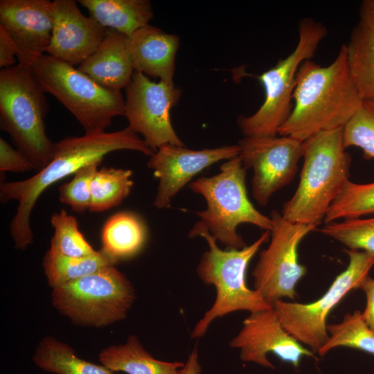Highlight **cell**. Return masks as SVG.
Here are the masks:
<instances>
[{
  "label": "cell",
  "instance_id": "1",
  "mask_svg": "<svg viewBox=\"0 0 374 374\" xmlns=\"http://www.w3.org/2000/svg\"><path fill=\"white\" fill-rule=\"evenodd\" d=\"M121 150L138 151L148 156L155 152L128 126L112 132L84 134L55 143L52 159L33 177L21 181H1V202H18L10 224L15 247L25 250L32 244L31 213L46 188L85 166L101 163L107 154Z\"/></svg>",
  "mask_w": 374,
  "mask_h": 374
},
{
  "label": "cell",
  "instance_id": "2",
  "mask_svg": "<svg viewBox=\"0 0 374 374\" xmlns=\"http://www.w3.org/2000/svg\"><path fill=\"white\" fill-rule=\"evenodd\" d=\"M292 100L278 135L303 142L319 132L344 127L363 101L349 75L345 44L326 66L311 60L300 65Z\"/></svg>",
  "mask_w": 374,
  "mask_h": 374
},
{
  "label": "cell",
  "instance_id": "3",
  "mask_svg": "<svg viewBox=\"0 0 374 374\" xmlns=\"http://www.w3.org/2000/svg\"><path fill=\"white\" fill-rule=\"evenodd\" d=\"M343 127L319 132L303 142L300 181L281 215L292 222L317 226L349 181L351 157Z\"/></svg>",
  "mask_w": 374,
  "mask_h": 374
},
{
  "label": "cell",
  "instance_id": "4",
  "mask_svg": "<svg viewBox=\"0 0 374 374\" xmlns=\"http://www.w3.org/2000/svg\"><path fill=\"white\" fill-rule=\"evenodd\" d=\"M204 238L208 249L202 256L197 274L206 285L216 290L213 305L195 324L191 332L193 339L202 337L215 319L229 313L245 310L250 313L268 310L273 307L265 301L260 292L250 289L246 283V272L252 258L270 237V231L264 233L254 242L242 249H221L208 231L195 224L188 237Z\"/></svg>",
  "mask_w": 374,
  "mask_h": 374
},
{
  "label": "cell",
  "instance_id": "5",
  "mask_svg": "<svg viewBox=\"0 0 374 374\" xmlns=\"http://www.w3.org/2000/svg\"><path fill=\"white\" fill-rule=\"evenodd\" d=\"M30 67L19 63L0 71L1 129L37 172L52 159L54 143L46 133L48 105Z\"/></svg>",
  "mask_w": 374,
  "mask_h": 374
},
{
  "label": "cell",
  "instance_id": "6",
  "mask_svg": "<svg viewBox=\"0 0 374 374\" xmlns=\"http://www.w3.org/2000/svg\"><path fill=\"white\" fill-rule=\"evenodd\" d=\"M246 170L238 156L224 163L218 174L200 177L189 185L206 202V209L197 213L200 220L195 224L206 229L217 242L228 249L246 246L237 231L241 224H251L265 231L271 229V218L259 212L248 197Z\"/></svg>",
  "mask_w": 374,
  "mask_h": 374
},
{
  "label": "cell",
  "instance_id": "7",
  "mask_svg": "<svg viewBox=\"0 0 374 374\" xmlns=\"http://www.w3.org/2000/svg\"><path fill=\"white\" fill-rule=\"evenodd\" d=\"M29 67L42 90L71 112L85 134L105 132L114 117L124 116L121 91L105 88L78 68L48 54Z\"/></svg>",
  "mask_w": 374,
  "mask_h": 374
},
{
  "label": "cell",
  "instance_id": "8",
  "mask_svg": "<svg viewBox=\"0 0 374 374\" xmlns=\"http://www.w3.org/2000/svg\"><path fill=\"white\" fill-rule=\"evenodd\" d=\"M327 33L326 26L313 19L300 21L299 40L294 49L274 66L257 76L265 90V100L254 114L238 118V125L244 136L278 134L292 109V96L299 66L314 55Z\"/></svg>",
  "mask_w": 374,
  "mask_h": 374
},
{
  "label": "cell",
  "instance_id": "9",
  "mask_svg": "<svg viewBox=\"0 0 374 374\" xmlns=\"http://www.w3.org/2000/svg\"><path fill=\"white\" fill-rule=\"evenodd\" d=\"M136 299L127 276L114 265L53 288V305L74 323L103 327L124 319Z\"/></svg>",
  "mask_w": 374,
  "mask_h": 374
},
{
  "label": "cell",
  "instance_id": "10",
  "mask_svg": "<svg viewBox=\"0 0 374 374\" xmlns=\"http://www.w3.org/2000/svg\"><path fill=\"white\" fill-rule=\"evenodd\" d=\"M349 262L337 276L325 294L310 303H291L278 300L275 309L283 328L300 343L313 352L327 341V318L332 310L351 290L360 288L374 265V254L359 250H346Z\"/></svg>",
  "mask_w": 374,
  "mask_h": 374
},
{
  "label": "cell",
  "instance_id": "11",
  "mask_svg": "<svg viewBox=\"0 0 374 374\" xmlns=\"http://www.w3.org/2000/svg\"><path fill=\"white\" fill-rule=\"evenodd\" d=\"M269 217L271 241L261 251L252 276L254 289L273 305L283 298L295 300L296 284L307 273L299 260V246L316 226L290 222L276 210Z\"/></svg>",
  "mask_w": 374,
  "mask_h": 374
},
{
  "label": "cell",
  "instance_id": "12",
  "mask_svg": "<svg viewBox=\"0 0 374 374\" xmlns=\"http://www.w3.org/2000/svg\"><path fill=\"white\" fill-rule=\"evenodd\" d=\"M181 93L175 84L153 82L136 71L125 88L124 116L128 127L141 134L146 145L154 152L167 144L184 146L170 118V111L179 103Z\"/></svg>",
  "mask_w": 374,
  "mask_h": 374
},
{
  "label": "cell",
  "instance_id": "13",
  "mask_svg": "<svg viewBox=\"0 0 374 374\" xmlns=\"http://www.w3.org/2000/svg\"><path fill=\"white\" fill-rule=\"evenodd\" d=\"M238 145L246 169L252 168V195L256 202L265 206L271 196L290 184L302 158L303 142L294 138L244 136Z\"/></svg>",
  "mask_w": 374,
  "mask_h": 374
},
{
  "label": "cell",
  "instance_id": "14",
  "mask_svg": "<svg viewBox=\"0 0 374 374\" xmlns=\"http://www.w3.org/2000/svg\"><path fill=\"white\" fill-rule=\"evenodd\" d=\"M229 345L240 350L243 362L272 369L274 366L267 357L269 353L296 368L299 366L303 357H314L313 351L286 331L274 307L250 313Z\"/></svg>",
  "mask_w": 374,
  "mask_h": 374
},
{
  "label": "cell",
  "instance_id": "15",
  "mask_svg": "<svg viewBox=\"0 0 374 374\" xmlns=\"http://www.w3.org/2000/svg\"><path fill=\"white\" fill-rule=\"evenodd\" d=\"M239 155L238 145L199 150L170 144L160 147L147 164L159 180L153 205L159 209L168 208L177 193L199 172Z\"/></svg>",
  "mask_w": 374,
  "mask_h": 374
},
{
  "label": "cell",
  "instance_id": "16",
  "mask_svg": "<svg viewBox=\"0 0 374 374\" xmlns=\"http://www.w3.org/2000/svg\"><path fill=\"white\" fill-rule=\"evenodd\" d=\"M52 1L1 0L0 26L17 49L19 63L30 66L46 53L53 31Z\"/></svg>",
  "mask_w": 374,
  "mask_h": 374
},
{
  "label": "cell",
  "instance_id": "17",
  "mask_svg": "<svg viewBox=\"0 0 374 374\" xmlns=\"http://www.w3.org/2000/svg\"><path fill=\"white\" fill-rule=\"evenodd\" d=\"M53 31L46 53L79 66L98 49L108 28L84 16L73 0L52 1Z\"/></svg>",
  "mask_w": 374,
  "mask_h": 374
},
{
  "label": "cell",
  "instance_id": "18",
  "mask_svg": "<svg viewBox=\"0 0 374 374\" xmlns=\"http://www.w3.org/2000/svg\"><path fill=\"white\" fill-rule=\"evenodd\" d=\"M179 38L146 25L129 37V49L134 71L173 84L175 57Z\"/></svg>",
  "mask_w": 374,
  "mask_h": 374
},
{
  "label": "cell",
  "instance_id": "19",
  "mask_svg": "<svg viewBox=\"0 0 374 374\" xmlns=\"http://www.w3.org/2000/svg\"><path fill=\"white\" fill-rule=\"evenodd\" d=\"M78 69L108 89L121 91L126 88L134 73L129 37L108 29L98 49Z\"/></svg>",
  "mask_w": 374,
  "mask_h": 374
},
{
  "label": "cell",
  "instance_id": "20",
  "mask_svg": "<svg viewBox=\"0 0 374 374\" xmlns=\"http://www.w3.org/2000/svg\"><path fill=\"white\" fill-rule=\"evenodd\" d=\"M98 359L112 372L127 374H179L184 363L155 359L143 346L139 338L130 335L123 344L112 345L101 350Z\"/></svg>",
  "mask_w": 374,
  "mask_h": 374
},
{
  "label": "cell",
  "instance_id": "21",
  "mask_svg": "<svg viewBox=\"0 0 374 374\" xmlns=\"http://www.w3.org/2000/svg\"><path fill=\"white\" fill-rule=\"evenodd\" d=\"M147 238V227L139 215L130 211L120 212L105 223L100 250L117 264L141 252Z\"/></svg>",
  "mask_w": 374,
  "mask_h": 374
},
{
  "label": "cell",
  "instance_id": "22",
  "mask_svg": "<svg viewBox=\"0 0 374 374\" xmlns=\"http://www.w3.org/2000/svg\"><path fill=\"white\" fill-rule=\"evenodd\" d=\"M89 16L108 29L130 37L153 17L148 0H79Z\"/></svg>",
  "mask_w": 374,
  "mask_h": 374
},
{
  "label": "cell",
  "instance_id": "23",
  "mask_svg": "<svg viewBox=\"0 0 374 374\" xmlns=\"http://www.w3.org/2000/svg\"><path fill=\"white\" fill-rule=\"evenodd\" d=\"M345 47L349 75L360 98H374V30L359 23Z\"/></svg>",
  "mask_w": 374,
  "mask_h": 374
},
{
  "label": "cell",
  "instance_id": "24",
  "mask_svg": "<svg viewBox=\"0 0 374 374\" xmlns=\"http://www.w3.org/2000/svg\"><path fill=\"white\" fill-rule=\"evenodd\" d=\"M33 361L39 368L54 374H114L102 364L78 357L70 346L52 337L42 339Z\"/></svg>",
  "mask_w": 374,
  "mask_h": 374
},
{
  "label": "cell",
  "instance_id": "25",
  "mask_svg": "<svg viewBox=\"0 0 374 374\" xmlns=\"http://www.w3.org/2000/svg\"><path fill=\"white\" fill-rule=\"evenodd\" d=\"M115 265L100 250L89 256L71 257L50 247L42 260L44 274L53 288L81 278L104 267Z\"/></svg>",
  "mask_w": 374,
  "mask_h": 374
},
{
  "label": "cell",
  "instance_id": "26",
  "mask_svg": "<svg viewBox=\"0 0 374 374\" xmlns=\"http://www.w3.org/2000/svg\"><path fill=\"white\" fill-rule=\"evenodd\" d=\"M129 169L102 168L96 172L91 184L89 211L102 212L119 205L133 186Z\"/></svg>",
  "mask_w": 374,
  "mask_h": 374
},
{
  "label": "cell",
  "instance_id": "27",
  "mask_svg": "<svg viewBox=\"0 0 374 374\" xmlns=\"http://www.w3.org/2000/svg\"><path fill=\"white\" fill-rule=\"evenodd\" d=\"M329 337L317 353L324 356L337 347H348L374 355V331L366 323L362 312L347 313L338 323L328 324Z\"/></svg>",
  "mask_w": 374,
  "mask_h": 374
},
{
  "label": "cell",
  "instance_id": "28",
  "mask_svg": "<svg viewBox=\"0 0 374 374\" xmlns=\"http://www.w3.org/2000/svg\"><path fill=\"white\" fill-rule=\"evenodd\" d=\"M373 213L374 182L362 184L349 180L330 205L324 222L359 218Z\"/></svg>",
  "mask_w": 374,
  "mask_h": 374
},
{
  "label": "cell",
  "instance_id": "29",
  "mask_svg": "<svg viewBox=\"0 0 374 374\" xmlns=\"http://www.w3.org/2000/svg\"><path fill=\"white\" fill-rule=\"evenodd\" d=\"M54 234L51 248L57 252L71 257H85L96 253L78 229L75 217L61 210L51 217Z\"/></svg>",
  "mask_w": 374,
  "mask_h": 374
},
{
  "label": "cell",
  "instance_id": "30",
  "mask_svg": "<svg viewBox=\"0 0 374 374\" xmlns=\"http://www.w3.org/2000/svg\"><path fill=\"white\" fill-rule=\"evenodd\" d=\"M320 232L350 249L374 254V217L330 222L326 223Z\"/></svg>",
  "mask_w": 374,
  "mask_h": 374
},
{
  "label": "cell",
  "instance_id": "31",
  "mask_svg": "<svg viewBox=\"0 0 374 374\" xmlns=\"http://www.w3.org/2000/svg\"><path fill=\"white\" fill-rule=\"evenodd\" d=\"M345 148L357 147L365 159L374 158V98L365 100L343 127Z\"/></svg>",
  "mask_w": 374,
  "mask_h": 374
},
{
  "label": "cell",
  "instance_id": "32",
  "mask_svg": "<svg viewBox=\"0 0 374 374\" xmlns=\"http://www.w3.org/2000/svg\"><path fill=\"white\" fill-rule=\"evenodd\" d=\"M100 163L95 162L81 168L69 182L62 184L59 188L60 201L78 213L89 210L91 184Z\"/></svg>",
  "mask_w": 374,
  "mask_h": 374
},
{
  "label": "cell",
  "instance_id": "33",
  "mask_svg": "<svg viewBox=\"0 0 374 374\" xmlns=\"http://www.w3.org/2000/svg\"><path fill=\"white\" fill-rule=\"evenodd\" d=\"M34 170L30 160L17 148H13L3 138H0L1 177L6 172H25Z\"/></svg>",
  "mask_w": 374,
  "mask_h": 374
},
{
  "label": "cell",
  "instance_id": "34",
  "mask_svg": "<svg viewBox=\"0 0 374 374\" xmlns=\"http://www.w3.org/2000/svg\"><path fill=\"white\" fill-rule=\"evenodd\" d=\"M17 47L3 28L0 26V67L1 69L16 65Z\"/></svg>",
  "mask_w": 374,
  "mask_h": 374
},
{
  "label": "cell",
  "instance_id": "35",
  "mask_svg": "<svg viewBox=\"0 0 374 374\" xmlns=\"http://www.w3.org/2000/svg\"><path fill=\"white\" fill-rule=\"evenodd\" d=\"M360 289L364 291L366 298L362 316L367 326L374 331V278L368 276L362 283Z\"/></svg>",
  "mask_w": 374,
  "mask_h": 374
},
{
  "label": "cell",
  "instance_id": "36",
  "mask_svg": "<svg viewBox=\"0 0 374 374\" xmlns=\"http://www.w3.org/2000/svg\"><path fill=\"white\" fill-rule=\"evenodd\" d=\"M359 24L374 30V0H364L360 4Z\"/></svg>",
  "mask_w": 374,
  "mask_h": 374
},
{
  "label": "cell",
  "instance_id": "37",
  "mask_svg": "<svg viewBox=\"0 0 374 374\" xmlns=\"http://www.w3.org/2000/svg\"><path fill=\"white\" fill-rule=\"evenodd\" d=\"M202 367L199 362L198 349L195 346L189 355L179 374H199Z\"/></svg>",
  "mask_w": 374,
  "mask_h": 374
}]
</instances>
